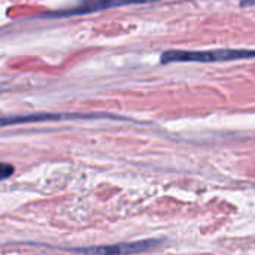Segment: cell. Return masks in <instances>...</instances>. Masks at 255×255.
<instances>
[{"label": "cell", "instance_id": "3957f363", "mask_svg": "<svg viewBox=\"0 0 255 255\" xmlns=\"http://www.w3.org/2000/svg\"><path fill=\"white\" fill-rule=\"evenodd\" d=\"M151 0H84L78 6L67 9L64 12H55V13H45L43 16H70V15H81V13H90V12H97L115 6H123V4H133V3H145Z\"/></svg>", "mask_w": 255, "mask_h": 255}, {"label": "cell", "instance_id": "7a4b0ae2", "mask_svg": "<svg viewBox=\"0 0 255 255\" xmlns=\"http://www.w3.org/2000/svg\"><path fill=\"white\" fill-rule=\"evenodd\" d=\"M158 245L157 241H140V242H130V244H118L109 247H96V248H82V250H72L75 253H82L87 255H128L149 251Z\"/></svg>", "mask_w": 255, "mask_h": 255}, {"label": "cell", "instance_id": "5b68a950", "mask_svg": "<svg viewBox=\"0 0 255 255\" xmlns=\"http://www.w3.org/2000/svg\"><path fill=\"white\" fill-rule=\"evenodd\" d=\"M13 166L9 164V163H0V181H4L7 179L9 176L13 175Z\"/></svg>", "mask_w": 255, "mask_h": 255}, {"label": "cell", "instance_id": "277c9868", "mask_svg": "<svg viewBox=\"0 0 255 255\" xmlns=\"http://www.w3.org/2000/svg\"><path fill=\"white\" fill-rule=\"evenodd\" d=\"M81 115H61V114H36L27 117H6L0 118V127L3 126H13L18 123H30V121H48V120H64V118H75Z\"/></svg>", "mask_w": 255, "mask_h": 255}, {"label": "cell", "instance_id": "6da1fadb", "mask_svg": "<svg viewBox=\"0 0 255 255\" xmlns=\"http://www.w3.org/2000/svg\"><path fill=\"white\" fill-rule=\"evenodd\" d=\"M255 57L250 49H217V51H167L161 55V63H212Z\"/></svg>", "mask_w": 255, "mask_h": 255}]
</instances>
